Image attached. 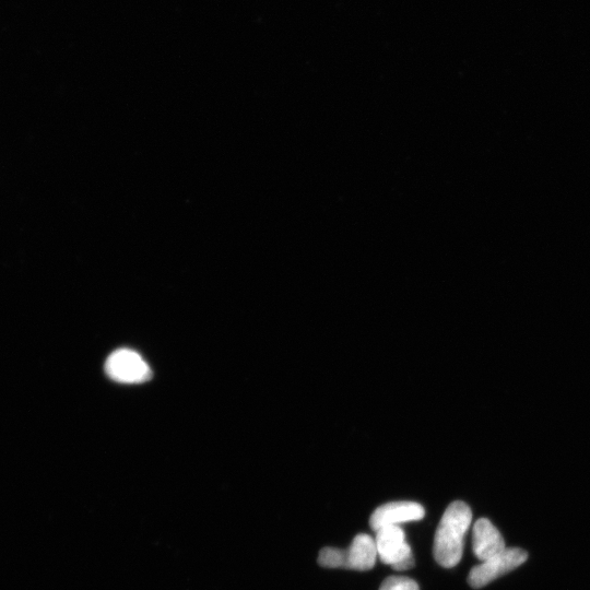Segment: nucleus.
I'll return each mask as SVG.
<instances>
[{
	"mask_svg": "<svg viewBox=\"0 0 590 590\" xmlns=\"http://www.w3.org/2000/svg\"><path fill=\"white\" fill-rule=\"evenodd\" d=\"M377 558L375 540L360 534L353 539L347 550L324 548L318 556V564L327 569H347L370 571L374 568Z\"/></svg>",
	"mask_w": 590,
	"mask_h": 590,
	"instance_id": "obj_2",
	"label": "nucleus"
},
{
	"mask_svg": "<svg viewBox=\"0 0 590 590\" xmlns=\"http://www.w3.org/2000/svg\"><path fill=\"white\" fill-rule=\"evenodd\" d=\"M426 516L423 506L416 502H392L376 509L370 519V526L374 531L386 526L418 522Z\"/></svg>",
	"mask_w": 590,
	"mask_h": 590,
	"instance_id": "obj_6",
	"label": "nucleus"
},
{
	"mask_svg": "<svg viewBox=\"0 0 590 590\" xmlns=\"http://www.w3.org/2000/svg\"><path fill=\"white\" fill-rule=\"evenodd\" d=\"M500 531L487 518H480L472 530V550L480 561H486L504 551Z\"/></svg>",
	"mask_w": 590,
	"mask_h": 590,
	"instance_id": "obj_7",
	"label": "nucleus"
},
{
	"mask_svg": "<svg viewBox=\"0 0 590 590\" xmlns=\"http://www.w3.org/2000/svg\"><path fill=\"white\" fill-rule=\"evenodd\" d=\"M528 559V553L523 549H505L470 571L468 583L472 588L479 589L487 586L497 578L515 570Z\"/></svg>",
	"mask_w": 590,
	"mask_h": 590,
	"instance_id": "obj_4",
	"label": "nucleus"
},
{
	"mask_svg": "<svg viewBox=\"0 0 590 590\" xmlns=\"http://www.w3.org/2000/svg\"><path fill=\"white\" fill-rule=\"evenodd\" d=\"M105 371L112 380L126 384L148 381L151 370L140 354L129 349H120L111 354L105 363Z\"/></svg>",
	"mask_w": 590,
	"mask_h": 590,
	"instance_id": "obj_5",
	"label": "nucleus"
},
{
	"mask_svg": "<svg viewBox=\"0 0 590 590\" xmlns=\"http://www.w3.org/2000/svg\"><path fill=\"white\" fill-rule=\"evenodd\" d=\"M375 545L377 556L395 571L415 568V557L407 544L405 531L399 526H386L377 530Z\"/></svg>",
	"mask_w": 590,
	"mask_h": 590,
	"instance_id": "obj_3",
	"label": "nucleus"
},
{
	"mask_svg": "<svg viewBox=\"0 0 590 590\" xmlns=\"http://www.w3.org/2000/svg\"><path fill=\"white\" fill-rule=\"evenodd\" d=\"M472 521L470 507L456 501L447 507L436 529L433 556L445 569H452L463 558L465 537Z\"/></svg>",
	"mask_w": 590,
	"mask_h": 590,
	"instance_id": "obj_1",
	"label": "nucleus"
},
{
	"mask_svg": "<svg viewBox=\"0 0 590 590\" xmlns=\"http://www.w3.org/2000/svg\"><path fill=\"white\" fill-rule=\"evenodd\" d=\"M380 590H420L416 581L405 576H389L383 582Z\"/></svg>",
	"mask_w": 590,
	"mask_h": 590,
	"instance_id": "obj_8",
	"label": "nucleus"
}]
</instances>
